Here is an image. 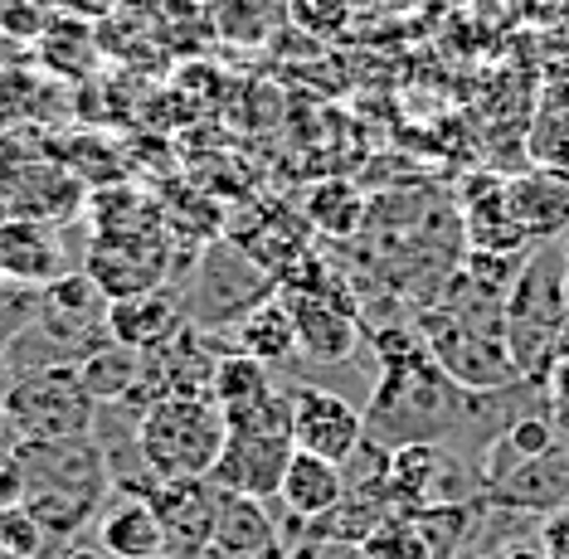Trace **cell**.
<instances>
[{"mask_svg":"<svg viewBox=\"0 0 569 559\" xmlns=\"http://www.w3.org/2000/svg\"><path fill=\"white\" fill-rule=\"evenodd\" d=\"M380 380H375L370 409H366V438L380 448H409V443H438L468 419L472 395L438 370L419 331L380 327L370 336Z\"/></svg>","mask_w":569,"mask_h":559,"instance_id":"obj_1","label":"cell"},{"mask_svg":"<svg viewBox=\"0 0 569 559\" xmlns=\"http://www.w3.org/2000/svg\"><path fill=\"white\" fill-rule=\"evenodd\" d=\"M24 506L44 521L54 540H73L98 516L112 491V462L93 438L69 443H24Z\"/></svg>","mask_w":569,"mask_h":559,"instance_id":"obj_2","label":"cell"},{"mask_svg":"<svg viewBox=\"0 0 569 559\" xmlns=\"http://www.w3.org/2000/svg\"><path fill=\"white\" fill-rule=\"evenodd\" d=\"M565 317H569V253L565 239L536 243L521 278L507 292V350L521 380H540L550 360L565 350Z\"/></svg>","mask_w":569,"mask_h":559,"instance_id":"obj_3","label":"cell"},{"mask_svg":"<svg viewBox=\"0 0 569 559\" xmlns=\"http://www.w3.org/2000/svg\"><path fill=\"white\" fill-rule=\"evenodd\" d=\"M224 438L229 423L214 399H161L137 413V462L151 482H204Z\"/></svg>","mask_w":569,"mask_h":559,"instance_id":"obj_4","label":"cell"},{"mask_svg":"<svg viewBox=\"0 0 569 559\" xmlns=\"http://www.w3.org/2000/svg\"><path fill=\"white\" fill-rule=\"evenodd\" d=\"M224 423H229V438H224V452H219L210 482L219 491H229V497H253V501L278 497L282 472H288V462L297 452L288 395L273 389L258 405L229 409Z\"/></svg>","mask_w":569,"mask_h":559,"instance_id":"obj_5","label":"cell"},{"mask_svg":"<svg viewBox=\"0 0 569 559\" xmlns=\"http://www.w3.org/2000/svg\"><path fill=\"white\" fill-rule=\"evenodd\" d=\"M98 399L83 385L79 366H34L20 370L0 395V423L10 428L16 448L24 443H69L88 438L98 423Z\"/></svg>","mask_w":569,"mask_h":559,"instance_id":"obj_6","label":"cell"},{"mask_svg":"<svg viewBox=\"0 0 569 559\" xmlns=\"http://www.w3.org/2000/svg\"><path fill=\"white\" fill-rule=\"evenodd\" d=\"M413 331L423 336V346H429V356L438 360V370H443L462 395H497V389L521 380L507 341L491 331L468 327V321L452 317L443 302L413 307Z\"/></svg>","mask_w":569,"mask_h":559,"instance_id":"obj_7","label":"cell"},{"mask_svg":"<svg viewBox=\"0 0 569 559\" xmlns=\"http://www.w3.org/2000/svg\"><path fill=\"white\" fill-rule=\"evenodd\" d=\"M292 409V443L302 452H317L336 467H346L366 443V413H360L346 395L321 385H297L288 395Z\"/></svg>","mask_w":569,"mask_h":559,"instance_id":"obj_8","label":"cell"},{"mask_svg":"<svg viewBox=\"0 0 569 559\" xmlns=\"http://www.w3.org/2000/svg\"><path fill=\"white\" fill-rule=\"evenodd\" d=\"M282 302L292 307L297 321V350L317 366H336V360H351L360 346V317L356 302L341 288L327 292H282Z\"/></svg>","mask_w":569,"mask_h":559,"instance_id":"obj_9","label":"cell"},{"mask_svg":"<svg viewBox=\"0 0 569 559\" xmlns=\"http://www.w3.org/2000/svg\"><path fill=\"white\" fill-rule=\"evenodd\" d=\"M151 506L161 516L166 530V559H204L214 540V521H219V491L210 477L204 482H157L147 491Z\"/></svg>","mask_w":569,"mask_h":559,"instance_id":"obj_10","label":"cell"},{"mask_svg":"<svg viewBox=\"0 0 569 559\" xmlns=\"http://www.w3.org/2000/svg\"><path fill=\"white\" fill-rule=\"evenodd\" d=\"M69 253H63L59 233L44 219H0V278H10L16 288H54L59 278H69Z\"/></svg>","mask_w":569,"mask_h":559,"instance_id":"obj_11","label":"cell"},{"mask_svg":"<svg viewBox=\"0 0 569 559\" xmlns=\"http://www.w3.org/2000/svg\"><path fill=\"white\" fill-rule=\"evenodd\" d=\"M186 327H190L186 302H176L166 288L141 292V297H122V302L108 307V336L127 350H141V356L171 346Z\"/></svg>","mask_w":569,"mask_h":559,"instance_id":"obj_12","label":"cell"},{"mask_svg":"<svg viewBox=\"0 0 569 559\" xmlns=\"http://www.w3.org/2000/svg\"><path fill=\"white\" fill-rule=\"evenodd\" d=\"M462 243L468 253H530V233L516 224L511 204H507V180L482 176V186L468 190L462 200Z\"/></svg>","mask_w":569,"mask_h":559,"instance_id":"obj_13","label":"cell"},{"mask_svg":"<svg viewBox=\"0 0 569 559\" xmlns=\"http://www.w3.org/2000/svg\"><path fill=\"white\" fill-rule=\"evenodd\" d=\"M204 559H288V545L278 540L273 516L263 511V501L253 497H229L219 501L214 540Z\"/></svg>","mask_w":569,"mask_h":559,"instance_id":"obj_14","label":"cell"},{"mask_svg":"<svg viewBox=\"0 0 569 559\" xmlns=\"http://www.w3.org/2000/svg\"><path fill=\"white\" fill-rule=\"evenodd\" d=\"M507 204L516 224L530 233V243L569 239V180H560L555 171L507 180Z\"/></svg>","mask_w":569,"mask_h":559,"instance_id":"obj_15","label":"cell"},{"mask_svg":"<svg viewBox=\"0 0 569 559\" xmlns=\"http://www.w3.org/2000/svg\"><path fill=\"white\" fill-rule=\"evenodd\" d=\"M346 467H336L317 452H292L288 472H282V487H278V501L288 506L297 521H327L336 506L346 501Z\"/></svg>","mask_w":569,"mask_h":559,"instance_id":"obj_16","label":"cell"},{"mask_svg":"<svg viewBox=\"0 0 569 559\" xmlns=\"http://www.w3.org/2000/svg\"><path fill=\"white\" fill-rule=\"evenodd\" d=\"M98 545L112 559H166V530L147 491L122 497L108 516L98 521Z\"/></svg>","mask_w":569,"mask_h":559,"instance_id":"obj_17","label":"cell"},{"mask_svg":"<svg viewBox=\"0 0 569 559\" xmlns=\"http://www.w3.org/2000/svg\"><path fill=\"white\" fill-rule=\"evenodd\" d=\"M234 350L243 356L263 360V366H282V360L297 356V321H292V307L282 297H263L249 317L234 327Z\"/></svg>","mask_w":569,"mask_h":559,"instance_id":"obj_18","label":"cell"},{"mask_svg":"<svg viewBox=\"0 0 569 559\" xmlns=\"http://www.w3.org/2000/svg\"><path fill=\"white\" fill-rule=\"evenodd\" d=\"M79 375H83V385L93 389L98 405H127V399L137 395L141 375H147V356L127 350L118 341H102L98 350H88L79 360Z\"/></svg>","mask_w":569,"mask_h":559,"instance_id":"obj_19","label":"cell"},{"mask_svg":"<svg viewBox=\"0 0 569 559\" xmlns=\"http://www.w3.org/2000/svg\"><path fill=\"white\" fill-rule=\"evenodd\" d=\"M370 219V200L351 180H321L307 190V224L321 229L327 239H356Z\"/></svg>","mask_w":569,"mask_h":559,"instance_id":"obj_20","label":"cell"},{"mask_svg":"<svg viewBox=\"0 0 569 559\" xmlns=\"http://www.w3.org/2000/svg\"><path fill=\"white\" fill-rule=\"evenodd\" d=\"M273 395V375H268L263 360L243 356V350H224L214 366V389L210 399L219 409H243V405H258V399Z\"/></svg>","mask_w":569,"mask_h":559,"instance_id":"obj_21","label":"cell"},{"mask_svg":"<svg viewBox=\"0 0 569 559\" xmlns=\"http://www.w3.org/2000/svg\"><path fill=\"white\" fill-rule=\"evenodd\" d=\"M0 540L16 559H44V550L54 545V536L44 530V521L30 506H0Z\"/></svg>","mask_w":569,"mask_h":559,"instance_id":"obj_22","label":"cell"},{"mask_svg":"<svg viewBox=\"0 0 569 559\" xmlns=\"http://www.w3.org/2000/svg\"><path fill=\"white\" fill-rule=\"evenodd\" d=\"M288 20H292V30L312 34V39H336V34H346L356 10H351V0H288Z\"/></svg>","mask_w":569,"mask_h":559,"instance_id":"obj_23","label":"cell"},{"mask_svg":"<svg viewBox=\"0 0 569 559\" xmlns=\"http://www.w3.org/2000/svg\"><path fill=\"white\" fill-rule=\"evenodd\" d=\"M24 501V458L20 448H0V506H20Z\"/></svg>","mask_w":569,"mask_h":559,"instance_id":"obj_24","label":"cell"},{"mask_svg":"<svg viewBox=\"0 0 569 559\" xmlns=\"http://www.w3.org/2000/svg\"><path fill=\"white\" fill-rule=\"evenodd\" d=\"M540 545L550 550V559H569V506L546 516V530H540Z\"/></svg>","mask_w":569,"mask_h":559,"instance_id":"obj_25","label":"cell"},{"mask_svg":"<svg viewBox=\"0 0 569 559\" xmlns=\"http://www.w3.org/2000/svg\"><path fill=\"white\" fill-rule=\"evenodd\" d=\"M540 385H546V399H550V405H569V346L550 360V370L540 375Z\"/></svg>","mask_w":569,"mask_h":559,"instance_id":"obj_26","label":"cell"},{"mask_svg":"<svg viewBox=\"0 0 569 559\" xmlns=\"http://www.w3.org/2000/svg\"><path fill=\"white\" fill-rule=\"evenodd\" d=\"M497 559H550V550L540 540H511L507 550H501Z\"/></svg>","mask_w":569,"mask_h":559,"instance_id":"obj_27","label":"cell"},{"mask_svg":"<svg viewBox=\"0 0 569 559\" xmlns=\"http://www.w3.org/2000/svg\"><path fill=\"white\" fill-rule=\"evenodd\" d=\"M390 6H399V0H351L356 16H370V10H390Z\"/></svg>","mask_w":569,"mask_h":559,"instance_id":"obj_28","label":"cell"},{"mask_svg":"<svg viewBox=\"0 0 569 559\" xmlns=\"http://www.w3.org/2000/svg\"><path fill=\"white\" fill-rule=\"evenodd\" d=\"M63 559H112V555L108 550H69Z\"/></svg>","mask_w":569,"mask_h":559,"instance_id":"obj_29","label":"cell"},{"mask_svg":"<svg viewBox=\"0 0 569 559\" xmlns=\"http://www.w3.org/2000/svg\"><path fill=\"white\" fill-rule=\"evenodd\" d=\"M0 559H16V555H10V550H6V540H0Z\"/></svg>","mask_w":569,"mask_h":559,"instance_id":"obj_30","label":"cell"},{"mask_svg":"<svg viewBox=\"0 0 569 559\" xmlns=\"http://www.w3.org/2000/svg\"><path fill=\"white\" fill-rule=\"evenodd\" d=\"M565 346H569V317H565Z\"/></svg>","mask_w":569,"mask_h":559,"instance_id":"obj_31","label":"cell"},{"mask_svg":"<svg viewBox=\"0 0 569 559\" xmlns=\"http://www.w3.org/2000/svg\"><path fill=\"white\" fill-rule=\"evenodd\" d=\"M0 54H6V39H0Z\"/></svg>","mask_w":569,"mask_h":559,"instance_id":"obj_32","label":"cell"}]
</instances>
